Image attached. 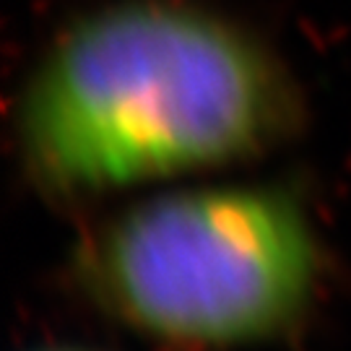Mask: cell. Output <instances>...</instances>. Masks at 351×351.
<instances>
[{
    "label": "cell",
    "instance_id": "cell-2",
    "mask_svg": "<svg viewBox=\"0 0 351 351\" xmlns=\"http://www.w3.org/2000/svg\"><path fill=\"white\" fill-rule=\"evenodd\" d=\"M101 310L149 336L193 346L276 339L313 302L320 247L281 188L164 193L101 224L78 255Z\"/></svg>",
    "mask_w": 351,
    "mask_h": 351
},
{
    "label": "cell",
    "instance_id": "cell-1",
    "mask_svg": "<svg viewBox=\"0 0 351 351\" xmlns=\"http://www.w3.org/2000/svg\"><path fill=\"white\" fill-rule=\"evenodd\" d=\"M29 172L91 195L245 162L300 120L287 65L190 0H110L47 42L19 99Z\"/></svg>",
    "mask_w": 351,
    "mask_h": 351
}]
</instances>
